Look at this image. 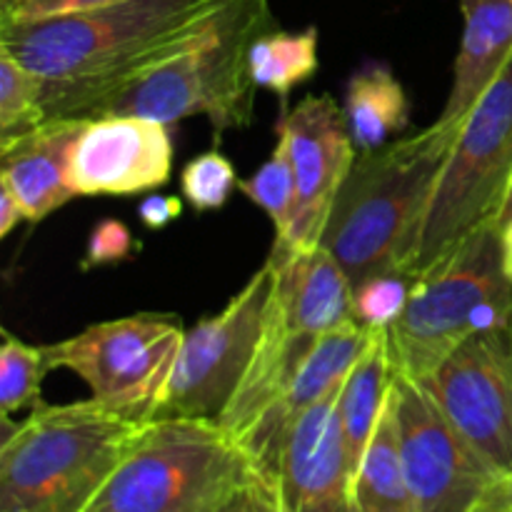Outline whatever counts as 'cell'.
Returning a JSON list of instances; mask_svg holds the SVG:
<instances>
[{
    "label": "cell",
    "mask_w": 512,
    "mask_h": 512,
    "mask_svg": "<svg viewBox=\"0 0 512 512\" xmlns=\"http://www.w3.org/2000/svg\"><path fill=\"white\" fill-rule=\"evenodd\" d=\"M512 508V473L500 478L493 488L485 493L480 505L473 512H505Z\"/></svg>",
    "instance_id": "1f68e13d"
},
{
    "label": "cell",
    "mask_w": 512,
    "mask_h": 512,
    "mask_svg": "<svg viewBox=\"0 0 512 512\" xmlns=\"http://www.w3.org/2000/svg\"><path fill=\"white\" fill-rule=\"evenodd\" d=\"M343 383H335L295 420L263 473L290 512H355L353 470L340 420Z\"/></svg>",
    "instance_id": "5bb4252c"
},
{
    "label": "cell",
    "mask_w": 512,
    "mask_h": 512,
    "mask_svg": "<svg viewBox=\"0 0 512 512\" xmlns=\"http://www.w3.org/2000/svg\"><path fill=\"white\" fill-rule=\"evenodd\" d=\"M238 188L273 220L275 235H283L295 210V173L288 143L278 138L273 155L250 178L238 180Z\"/></svg>",
    "instance_id": "d4e9b609"
},
{
    "label": "cell",
    "mask_w": 512,
    "mask_h": 512,
    "mask_svg": "<svg viewBox=\"0 0 512 512\" xmlns=\"http://www.w3.org/2000/svg\"><path fill=\"white\" fill-rule=\"evenodd\" d=\"M228 0H123L0 23V50L43 80L48 118H90L150 70L198 43Z\"/></svg>",
    "instance_id": "6da1fadb"
},
{
    "label": "cell",
    "mask_w": 512,
    "mask_h": 512,
    "mask_svg": "<svg viewBox=\"0 0 512 512\" xmlns=\"http://www.w3.org/2000/svg\"><path fill=\"white\" fill-rule=\"evenodd\" d=\"M353 508L355 512H418L400 455L390 398L353 478Z\"/></svg>",
    "instance_id": "44dd1931"
},
{
    "label": "cell",
    "mask_w": 512,
    "mask_h": 512,
    "mask_svg": "<svg viewBox=\"0 0 512 512\" xmlns=\"http://www.w3.org/2000/svg\"><path fill=\"white\" fill-rule=\"evenodd\" d=\"M123 0H15L10 8L0 10V23H25V20L55 18V15L83 13V10L105 8Z\"/></svg>",
    "instance_id": "f1b7e54d"
},
{
    "label": "cell",
    "mask_w": 512,
    "mask_h": 512,
    "mask_svg": "<svg viewBox=\"0 0 512 512\" xmlns=\"http://www.w3.org/2000/svg\"><path fill=\"white\" fill-rule=\"evenodd\" d=\"M418 278L410 273H383L353 290V318L373 330H388L408 308Z\"/></svg>",
    "instance_id": "484cf974"
},
{
    "label": "cell",
    "mask_w": 512,
    "mask_h": 512,
    "mask_svg": "<svg viewBox=\"0 0 512 512\" xmlns=\"http://www.w3.org/2000/svg\"><path fill=\"white\" fill-rule=\"evenodd\" d=\"M278 138L288 143L293 160L295 210L290 228L275 235V243L315 248L358 150L350 138L345 113L330 95H308L300 100L278 123Z\"/></svg>",
    "instance_id": "4fadbf2b"
},
{
    "label": "cell",
    "mask_w": 512,
    "mask_h": 512,
    "mask_svg": "<svg viewBox=\"0 0 512 512\" xmlns=\"http://www.w3.org/2000/svg\"><path fill=\"white\" fill-rule=\"evenodd\" d=\"M270 28L273 13L268 0H228L198 43L150 70L100 105L88 120L140 115L173 125L190 115H205L215 135L248 128L258 90L250 75V48Z\"/></svg>",
    "instance_id": "5b68a950"
},
{
    "label": "cell",
    "mask_w": 512,
    "mask_h": 512,
    "mask_svg": "<svg viewBox=\"0 0 512 512\" xmlns=\"http://www.w3.org/2000/svg\"><path fill=\"white\" fill-rule=\"evenodd\" d=\"M370 335H373V328H365L358 320H350V323L325 333L313 348L310 358L305 360L298 378L283 393V398L275 400L255 420L253 428L238 440L260 473H265L273 465L280 443L288 435V430L293 428L295 420L310 405L318 403L335 383L348 378L355 360L363 355L365 345L370 343Z\"/></svg>",
    "instance_id": "e0dca14e"
},
{
    "label": "cell",
    "mask_w": 512,
    "mask_h": 512,
    "mask_svg": "<svg viewBox=\"0 0 512 512\" xmlns=\"http://www.w3.org/2000/svg\"><path fill=\"white\" fill-rule=\"evenodd\" d=\"M512 325V278L500 225H483L458 253L415 283L388 328L393 370L425 383L473 333Z\"/></svg>",
    "instance_id": "52a82bcc"
},
{
    "label": "cell",
    "mask_w": 512,
    "mask_h": 512,
    "mask_svg": "<svg viewBox=\"0 0 512 512\" xmlns=\"http://www.w3.org/2000/svg\"><path fill=\"white\" fill-rule=\"evenodd\" d=\"M505 512H512V508H510V510H505Z\"/></svg>",
    "instance_id": "8d00e7d4"
},
{
    "label": "cell",
    "mask_w": 512,
    "mask_h": 512,
    "mask_svg": "<svg viewBox=\"0 0 512 512\" xmlns=\"http://www.w3.org/2000/svg\"><path fill=\"white\" fill-rule=\"evenodd\" d=\"M88 118H48L38 128L0 140V185L13 193L28 223H40L73 200L70 153Z\"/></svg>",
    "instance_id": "2e32d148"
},
{
    "label": "cell",
    "mask_w": 512,
    "mask_h": 512,
    "mask_svg": "<svg viewBox=\"0 0 512 512\" xmlns=\"http://www.w3.org/2000/svg\"><path fill=\"white\" fill-rule=\"evenodd\" d=\"M138 250L133 233L128 225L120 220H103L93 228L88 240V253H85L83 268H98V265H113L120 260H128Z\"/></svg>",
    "instance_id": "83f0119b"
},
{
    "label": "cell",
    "mask_w": 512,
    "mask_h": 512,
    "mask_svg": "<svg viewBox=\"0 0 512 512\" xmlns=\"http://www.w3.org/2000/svg\"><path fill=\"white\" fill-rule=\"evenodd\" d=\"M15 0H0V10H5V8H10V5H13Z\"/></svg>",
    "instance_id": "d590c367"
},
{
    "label": "cell",
    "mask_w": 512,
    "mask_h": 512,
    "mask_svg": "<svg viewBox=\"0 0 512 512\" xmlns=\"http://www.w3.org/2000/svg\"><path fill=\"white\" fill-rule=\"evenodd\" d=\"M510 3H512V0H510Z\"/></svg>",
    "instance_id": "74e56055"
},
{
    "label": "cell",
    "mask_w": 512,
    "mask_h": 512,
    "mask_svg": "<svg viewBox=\"0 0 512 512\" xmlns=\"http://www.w3.org/2000/svg\"><path fill=\"white\" fill-rule=\"evenodd\" d=\"M390 385H393V358H390L388 330H373L370 343L350 368L340 393V420H343L353 478L373 438L375 425L388 405Z\"/></svg>",
    "instance_id": "d6986e66"
},
{
    "label": "cell",
    "mask_w": 512,
    "mask_h": 512,
    "mask_svg": "<svg viewBox=\"0 0 512 512\" xmlns=\"http://www.w3.org/2000/svg\"><path fill=\"white\" fill-rule=\"evenodd\" d=\"M20 220H25L23 208H20L18 200L13 198V193L0 185V238H8L10 230H13Z\"/></svg>",
    "instance_id": "d6a6232c"
},
{
    "label": "cell",
    "mask_w": 512,
    "mask_h": 512,
    "mask_svg": "<svg viewBox=\"0 0 512 512\" xmlns=\"http://www.w3.org/2000/svg\"><path fill=\"white\" fill-rule=\"evenodd\" d=\"M138 215L145 228L163 230L183 215V200L175 195H148L138 205Z\"/></svg>",
    "instance_id": "4dcf8cb0"
},
{
    "label": "cell",
    "mask_w": 512,
    "mask_h": 512,
    "mask_svg": "<svg viewBox=\"0 0 512 512\" xmlns=\"http://www.w3.org/2000/svg\"><path fill=\"white\" fill-rule=\"evenodd\" d=\"M390 400L418 512H473L498 473L455 430L423 383L393 370Z\"/></svg>",
    "instance_id": "8fae6325"
},
{
    "label": "cell",
    "mask_w": 512,
    "mask_h": 512,
    "mask_svg": "<svg viewBox=\"0 0 512 512\" xmlns=\"http://www.w3.org/2000/svg\"><path fill=\"white\" fill-rule=\"evenodd\" d=\"M273 283L275 270L265 260L218 315L185 330L155 418H220L258 348Z\"/></svg>",
    "instance_id": "30bf717a"
},
{
    "label": "cell",
    "mask_w": 512,
    "mask_h": 512,
    "mask_svg": "<svg viewBox=\"0 0 512 512\" xmlns=\"http://www.w3.org/2000/svg\"><path fill=\"white\" fill-rule=\"evenodd\" d=\"M343 113L358 153L383 148L390 135L410 123L408 95L385 63H365L355 70L345 88Z\"/></svg>",
    "instance_id": "ffe728a7"
},
{
    "label": "cell",
    "mask_w": 512,
    "mask_h": 512,
    "mask_svg": "<svg viewBox=\"0 0 512 512\" xmlns=\"http://www.w3.org/2000/svg\"><path fill=\"white\" fill-rule=\"evenodd\" d=\"M508 220H512V183H510V190L508 195H505V203H503V210H500V218H498V225L503 228Z\"/></svg>",
    "instance_id": "e575fe53"
},
{
    "label": "cell",
    "mask_w": 512,
    "mask_h": 512,
    "mask_svg": "<svg viewBox=\"0 0 512 512\" xmlns=\"http://www.w3.org/2000/svg\"><path fill=\"white\" fill-rule=\"evenodd\" d=\"M273 295L253 360L218 423L243 438L293 385L318 340L353 318V285L325 248L270 255Z\"/></svg>",
    "instance_id": "8992f818"
},
{
    "label": "cell",
    "mask_w": 512,
    "mask_h": 512,
    "mask_svg": "<svg viewBox=\"0 0 512 512\" xmlns=\"http://www.w3.org/2000/svg\"><path fill=\"white\" fill-rule=\"evenodd\" d=\"M170 125L140 115H108L85 123L70 153V185L78 195H138L160 188L173 170Z\"/></svg>",
    "instance_id": "9a60e30c"
},
{
    "label": "cell",
    "mask_w": 512,
    "mask_h": 512,
    "mask_svg": "<svg viewBox=\"0 0 512 512\" xmlns=\"http://www.w3.org/2000/svg\"><path fill=\"white\" fill-rule=\"evenodd\" d=\"M318 70V28L265 30L250 48V75L258 88L288 98L295 85L313 78Z\"/></svg>",
    "instance_id": "7402d4cb"
},
{
    "label": "cell",
    "mask_w": 512,
    "mask_h": 512,
    "mask_svg": "<svg viewBox=\"0 0 512 512\" xmlns=\"http://www.w3.org/2000/svg\"><path fill=\"white\" fill-rule=\"evenodd\" d=\"M460 128L435 120L355 158L320 235L353 290L373 275H415L425 215Z\"/></svg>",
    "instance_id": "7a4b0ae2"
},
{
    "label": "cell",
    "mask_w": 512,
    "mask_h": 512,
    "mask_svg": "<svg viewBox=\"0 0 512 512\" xmlns=\"http://www.w3.org/2000/svg\"><path fill=\"white\" fill-rule=\"evenodd\" d=\"M220 512H290V510L280 503L275 485L270 483L258 468H255L248 483L238 490V495H235V498L230 500V503Z\"/></svg>",
    "instance_id": "f546056e"
},
{
    "label": "cell",
    "mask_w": 512,
    "mask_h": 512,
    "mask_svg": "<svg viewBox=\"0 0 512 512\" xmlns=\"http://www.w3.org/2000/svg\"><path fill=\"white\" fill-rule=\"evenodd\" d=\"M143 425L93 398L3 415L0 512H83Z\"/></svg>",
    "instance_id": "3957f363"
},
{
    "label": "cell",
    "mask_w": 512,
    "mask_h": 512,
    "mask_svg": "<svg viewBox=\"0 0 512 512\" xmlns=\"http://www.w3.org/2000/svg\"><path fill=\"white\" fill-rule=\"evenodd\" d=\"M253 470L218 420L155 418L83 512H220Z\"/></svg>",
    "instance_id": "277c9868"
},
{
    "label": "cell",
    "mask_w": 512,
    "mask_h": 512,
    "mask_svg": "<svg viewBox=\"0 0 512 512\" xmlns=\"http://www.w3.org/2000/svg\"><path fill=\"white\" fill-rule=\"evenodd\" d=\"M50 373L45 345H25L3 330L0 348V415L43 403V378Z\"/></svg>",
    "instance_id": "603a6c76"
},
{
    "label": "cell",
    "mask_w": 512,
    "mask_h": 512,
    "mask_svg": "<svg viewBox=\"0 0 512 512\" xmlns=\"http://www.w3.org/2000/svg\"><path fill=\"white\" fill-rule=\"evenodd\" d=\"M185 338L178 315L138 313L95 323L45 345L50 370L65 368L90 388L93 400L138 423L155 418L160 395Z\"/></svg>",
    "instance_id": "9c48e42d"
},
{
    "label": "cell",
    "mask_w": 512,
    "mask_h": 512,
    "mask_svg": "<svg viewBox=\"0 0 512 512\" xmlns=\"http://www.w3.org/2000/svg\"><path fill=\"white\" fill-rule=\"evenodd\" d=\"M45 120L43 80L8 50H0V140L18 138Z\"/></svg>",
    "instance_id": "cb8c5ba5"
},
{
    "label": "cell",
    "mask_w": 512,
    "mask_h": 512,
    "mask_svg": "<svg viewBox=\"0 0 512 512\" xmlns=\"http://www.w3.org/2000/svg\"><path fill=\"white\" fill-rule=\"evenodd\" d=\"M423 385L498 478L510 475L512 325L470 335Z\"/></svg>",
    "instance_id": "7c38bea8"
},
{
    "label": "cell",
    "mask_w": 512,
    "mask_h": 512,
    "mask_svg": "<svg viewBox=\"0 0 512 512\" xmlns=\"http://www.w3.org/2000/svg\"><path fill=\"white\" fill-rule=\"evenodd\" d=\"M238 188L235 168L220 150H208L190 160L180 173V190L183 198L195 213L223 208Z\"/></svg>",
    "instance_id": "4316f807"
},
{
    "label": "cell",
    "mask_w": 512,
    "mask_h": 512,
    "mask_svg": "<svg viewBox=\"0 0 512 512\" xmlns=\"http://www.w3.org/2000/svg\"><path fill=\"white\" fill-rule=\"evenodd\" d=\"M512 183V58L463 120L435 185L413 273L448 263L483 225L498 223Z\"/></svg>",
    "instance_id": "ba28073f"
},
{
    "label": "cell",
    "mask_w": 512,
    "mask_h": 512,
    "mask_svg": "<svg viewBox=\"0 0 512 512\" xmlns=\"http://www.w3.org/2000/svg\"><path fill=\"white\" fill-rule=\"evenodd\" d=\"M500 235H503V253H505V268H508V275L512 278V220L500 228Z\"/></svg>",
    "instance_id": "836d02e7"
},
{
    "label": "cell",
    "mask_w": 512,
    "mask_h": 512,
    "mask_svg": "<svg viewBox=\"0 0 512 512\" xmlns=\"http://www.w3.org/2000/svg\"><path fill=\"white\" fill-rule=\"evenodd\" d=\"M463 38L455 58V78L448 103L438 120L463 123L512 58V3L510 0H460Z\"/></svg>",
    "instance_id": "ac0fdd59"
}]
</instances>
